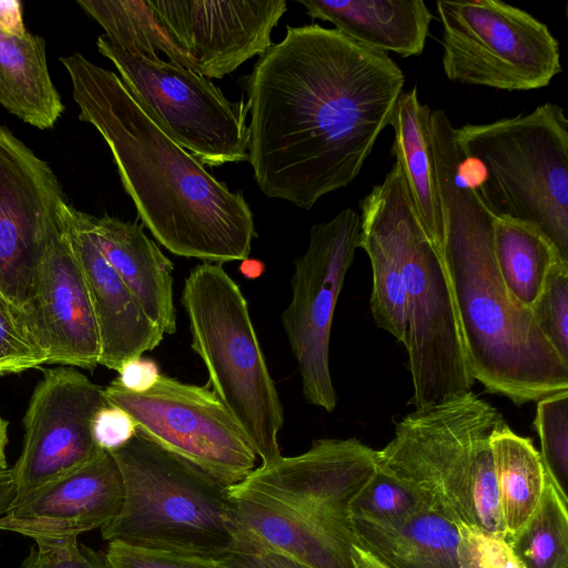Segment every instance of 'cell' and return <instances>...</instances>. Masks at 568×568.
Masks as SVG:
<instances>
[{
  "label": "cell",
  "mask_w": 568,
  "mask_h": 568,
  "mask_svg": "<svg viewBox=\"0 0 568 568\" xmlns=\"http://www.w3.org/2000/svg\"><path fill=\"white\" fill-rule=\"evenodd\" d=\"M405 78L335 28L286 26L242 79L248 160L265 196L310 210L351 184L389 124Z\"/></svg>",
  "instance_id": "cell-1"
},
{
  "label": "cell",
  "mask_w": 568,
  "mask_h": 568,
  "mask_svg": "<svg viewBox=\"0 0 568 568\" xmlns=\"http://www.w3.org/2000/svg\"><path fill=\"white\" fill-rule=\"evenodd\" d=\"M79 119L108 144L142 225L171 253L223 264L248 257L253 212L183 149L121 78L81 53L60 58Z\"/></svg>",
  "instance_id": "cell-2"
},
{
  "label": "cell",
  "mask_w": 568,
  "mask_h": 568,
  "mask_svg": "<svg viewBox=\"0 0 568 568\" xmlns=\"http://www.w3.org/2000/svg\"><path fill=\"white\" fill-rule=\"evenodd\" d=\"M430 139L444 222L436 248L474 379L517 406L568 390V363L546 339L530 307L518 304L503 282L493 248L494 216L473 187L456 128L444 110L430 113Z\"/></svg>",
  "instance_id": "cell-3"
},
{
  "label": "cell",
  "mask_w": 568,
  "mask_h": 568,
  "mask_svg": "<svg viewBox=\"0 0 568 568\" xmlns=\"http://www.w3.org/2000/svg\"><path fill=\"white\" fill-rule=\"evenodd\" d=\"M505 422L471 390L418 407L376 450L377 470L454 525L506 537L490 449L493 432Z\"/></svg>",
  "instance_id": "cell-4"
},
{
  "label": "cell",
  "mask_w": 568,
  "mask_h": 568,
  "mask_svg": "<svg viewBox=\"0 0 568 568\" xmlns=\"http://www.w3.org/2000/svg\"><path fill=\"white\" fill-rule=\"evenodd\" d=\"M466 173L494 217L540 230L568 261V120L551 102L456 128Z\"/></svg>",
  "instance_id": "cell-5"
},
{
  "label": "cell",
  "mask_w": 568,
  "mask_h": 568,
  "mask_svg": "<svg viewBox=\"0 0 568 568\" xmlns=\"http://www.w3.org/2000/svg\"><path fill=\"white\" fill-rule=\"evenodd\" d=\"M110 454L123 504L100 529L104 540L214 560L234 548L227 487L138 432Z\"/></svg>",
  "instance_id": "cell-6"
},
{
  "label": "cell",
  "mask_w": 568,
  "mask_h": 568,
  "mask_svg": "<svg viewBox=\"0 0 568 568\" xmlns=\"http://www.w3.org/2000/svg\"><path fill=\"white\" fill-rule=\"evenodd\" d=\"M180 302L212 390L262 464L280 458L284 410L240 286L223 264L203 262L190 270Z\"/></svg>",
  "instance_id": "cell-7"
},
{
  "label": "cell",
  "mask_w": 568,
  "mask_h": 568,
  "mask_svg": "<svg viewBox=\"0 0 568 568\" xmlns=\"http://www.w3.org/2000/svg\"><path fill=\"white\" fill-rule=\"evenodd\" d=\"M400 263L405 292L410 403L418 407L471 390L457 311L443 261L413 205L402 170L394 163L374 185Z\"/></svg>",
  "instance_id": "cell-8"
},
{
  "label": "cell",
  "mask_w": 568,
  "mask_h": 568,
  "mask_svg": "<svg viewBox=\"0 0 568 568\" xmlns=\"http://www.w3.org/2000/svg\"><path fill=\"white\" fill-rule=\"evenodd\" d=\"M448 80L505 91L547 87L561 72L547 24L500 0L436 2Z\"/></svg>",
  "instance_id": "cell-9"
},
{
  "label": "cell",
  "mask_w": 568,
  "mask_h": 568,
  "mask_svg": "<svg viewBox=\"0 0 568 568\" xmlns=\"http://www.w3.org/2000/svg\"><path fill=\"white\" fill-rule=\"evenodd\" d=\"M376 470V449L357 438H323L300 455L261 464L227 490L274 506L353 566L351 504Z\"/></svg>",
  "instance_id": "cell-10"
},
{
  "label": "cell",
  "mask_w": 568,
  "mask_h": 568,
  "mask_svg": "<svg viewBox=\"0 0 568 568\" xmlns=\"http://www.w3.org/2000/svg\"><path fill=\"white\" fill-rule=\"evenodd\" d=\"M119 77L159 124L203 165L248 160V108L211 79L162 58L133 57L105 34L97 40Z\"/></svg>",
  "instance_id": "cell-11"
},
{
  "label": "cell",
  "mask_w": 568,
  "mask_h": 568,
  "mask_svg": "<svg viewBox=\"0 0 568 568\" xmlns=\"http://www.w3.org/2000/svg\"><path fill=\"white\" fill-rule=\"evenodd\" d=\"M103 392L106 403L134 419L139 434L222 486L241 483L256 468L252 445L209 385L160 375L143 393L130 392L115 381Z\"/></svg>",
  "instance_id": "cell-12"
},
{
  "label": "cell",
  "mask_w": 568,
  "mask_h": 568,
  "mask_svg": "<svg viewBox=\"0 0 568 568\" xmlns=\"http://www.w3.org/2000/svg\"><path fill=\"white\" fill-rule=\"evenodd\" d=\"M359 227V214L353 209L311 227L306 251L294 260L292 297L281 315L303 395L327 413L337 404L329 369L333 316L358 248Z\"/></svg>",
  "instance_id": "cell-13"
},
{
  "label": "cell",
  "mask_w": 568,
  "mask_h": 568,
  "mask_svg": "<svg viewBox=\"0 0 568 568\" xmlns=\"http://www.w3.org/2000/svg\"><path fill=\"white\" fill-rule=\"evenodd\" d=\"M68 203L51 166L0 125V290L26 310Z\"/></svg>",
  "instance_id": "cell-14"
},
{
  "label": "cell",
  "mask_w": 568,
  "mask_h": 568,
  "mask_svg": "<svg viewBox=\"0 0 568 568\" xmlns=\"http://www.w3.org/2000/svg\"><path fill=\"white\" fill-rule=\"evenodd\" d=\"M103 388L74 367L43 371L23 417L21 454L11 468L14 497L77 469L102 449L92 436Z\"/></svg>",
  "instance_id": "cell-15"
},
{
  "label": "cell",
  "mask_w": 568,
  "mask_h": 568,
  "mask_svg": "<svg viewBox=\"0 0 568 568\" xmlns=\"http://www.w3.org/2000/svg\"><path fill=\"white\" fill-rule=\"evenodd\" d=\"M191 60L194 71L222 79L272 45L285 0H148Z\"/></svg>",
  "instance_id": "cell-16"
},
{
  "label": "cell",
  "mask_w": 568,
  "mask_h": 568,
  "mask_svg": "<svg viewBox=\"0 0 568 568\" xmlns=\"http://www.w3.org/2000/svg\"><path fill=\"white\" fill-rule=\"evenodd\" d=\"M123 504V483L113 456L101 450L77 469L13 499L0 530L29 538L78 537L103 528Z\"/></svg>",
  "instance_id": "cell-17"
},
{
  "label": "cell",
  "mask_w": 568,
  "mask_h": 568,
  "mask_svg": "<svg viewBox=\"0 0 568 568\" xmlns=\"http://www.w3.org/2000/svg\"><path fill=\"white\" fill-rule=\"evenodd\" d=\"M27 311L48 351L47 364L90 371L99 365L94 312L84 275L63 229L41 261Z\"/></svg>",
  "instance_id": "cell-18"
},
{
  "label": "cell",
  "mask_w": 568,
  "mask_h": 568,
  "mask_svg": "<svg viewBox=\"0 0 568 568\" xmlns=\"http://www.w3.org/2000/svg\"><path fill=\"white\" fill-rule=\"evenodd\" d=\"M61 224L89 291L100 339L99 365L118 371L163 341L164 333L145 314L92 239L85 213L67 204Z\"/></svg>",
  "instance_id": "cell-19"
},
{
  "label": "cell",
  "mask_w": 568,
  "mask_h": 568,
  "mask_svg": "<svg viewBox=\"0 0 568 568\" xmlns=\"http://www.w3.org/2000/svg\"><path fill=\"white\" fill-rule=\"evenodd\" d=\"M89 232L103 256L164 333L176 332L171 260L144 232L143 225L104 214L85 213Z\"/></svg>",
  "instance_id": "cell-20"
},
{
  "label": "cell",
  "mask_w": 568,
  "mask_h": 568,
  "mask_svg": "<svg viewBox=\"0 0 568 568\" xmlns=\"http://www.w3.org/2000/svg\"><path fill=\"white\" fill-rule=\"evenodd\" d=\"M312 19L328 21L349 39L403 58L425 48L433 14L423 0H296Z\"/></svg>",
  "instance_id": "cell-21"
},
{
  "label": "cell",
  "mask_w": 568,
  "mask_h": 568,
  "mask_svg": "<svg viewBox=\"0 0 568 568\" xmlns=\"http://www.w3.org/2000/svg\"><path fill=\"white\" fill-rule=\"evenodd\" d=\"M430 112L419 101L415 87L399 94L389 124L395 135L392 148L395 163L402 170L416 214L437 247L444 222L432 149Z\"/></svg>",
  "instance_id": "cell-22"
},
{
  "label": "cell",
  "mask_w": 568,
  "mask_h": 568,
  "mask_svg": "<svg viewBox=\"0 0 568 568\" xmlns=\"http://www.w3.org/2000/svg\"><path fill=\"white\" fill-rule=\"evenodd\" d=\"M0 104L41 130L52 128L63 113L41 37L29 31L11 34L0 28Z\"/></svg>",
  "instance_id": "cell-23"
},
{
  "label": "cell",
  "mask_w": 568,
  "mask_h": 568,
  "mask_svg": "<svg viewBox=\"0 0 568 568\" xmlns=\"http://www.w3.org/2000/svg\"><path fill=\"white\" fill-rule=\"evenodd\" d=\"M352 524L355 545L387 568H462L458 526L427 509L388 528Z\"/></svg>",
  "instance_id": "cell-24"
},
{
  "label": "cell",
  "mask_w": 568,
  "mask_h": 568,
  "mask_svg": "<svg viewBox=\"0 0 568 568\" xmlns=\"http://www.w3.org/2000/svg\"><path fill=\"white\" fill-rule=\"evenodd\" d=\"M361 227L358 247L369 258L372 267L371 312L376 325L405 343V292L395 242L390 227L374 190L359 202Z\"/></svg>",
  "instance_id": "cell-25"
},
{
  "label": "cell",
  "mask_w": 568,
  "mask_h": 568,
  "mask_svg": "<svg viewBox=\"0 0 568 568\" xmlns=\"http://www.w3.org/2000/svg\"><path fill=\"white\" fill-rule=\"evenodd\" d=\"M494 471L507 539L536 509L546 485L539 452L505 422L490 437Z\"/></svg>",
  "instance_id": "cell-26"
},
{
  "label": "cell",
  "mask_w": 568,
  "mask_h": 568,
  "mask_svg": "<svg viewBox=\"0 0 568 568\" xmlns=\"http://www.w3.org/2000/svg\"><path fill=\"white\" fill-rule=\"evenodd\" d=\"M493 248L508 293L526 307L540 294L551 268L568 262L540 230L506 217H494Z\"/></svg>",
  "instance_id": "cell-27"
},
{
  "label": "cell",
  "mask_w": 568,
  "mask_h": 568,
  "mask_svg": "<svg viewBox=\"0 0 568 568\" xmlns=\"http://www.w3.org/2000/svg\"><path fill=\"white\" fill-rule=\"evenodd\" d=\"M78 4L129 54L149 59L164 54L168 61L194 71L191 60L148 0H79Z\"/></svg>",
  "instance_id": "cell-28"
},
{
  "label": "cell",
  "mask_w": 568,
  "mask_h": 568,
  "mask_svg": "<svg viewBox=\"0 0 568 568\" xmlns=\"http://www.w3.org/2000/svg\"><path fill=\"white\" fill-rule=\"evenodd\" d=\"M567 506L546 476L536 509L508 539L524 568H568Z\"/></svg>",
  "instance_id": "cell-29"
},
{
  "label": "cell",
  "mask_w": 568,
  "mask_h": 568,
  "mask_svg": "<svg viewBox=\"0 0 568 568\" xmlns=\"http://www.w3.org/2000/svg\"><path fill=\"white\" fill-rule=\"evenodd\" d=\"M534 426L547 479L568 504V390L537 400Z\"/></svg>",
  "instance_id": "cell-30"
},
{
  "label": "cell",
  "mask_w": 568,
  "mask_h": 568,
  "mask_svg": "<svg viewBox=\"0 0 568 568\" xmlns=\"http://www.w3.org/2000/svg\"><path fill=\"white\" fill-rule=\"evenodd\" d=\"M48 358L29 312L0 290V376L39 367Z\"/></svg>",
  "instance_id": "cell-31"
},
{
  "label": "cell",
  "mask_w": 568,
  "mask_h": 568,
  "mask_svg": "<svg viewBox=\"0 0 568 568\" xmlns=\"http://www.w3.org/2000/svg\"><path fill=\"white\" fill-rule=\"evenodd\" d=\"M425 509L403 486L376 470L351 504L352 521L373 527L397 526Z\"/></svg>",
  "instance_id": "cell-32"
},
{
  "label": "cell",
  "mask_w": 568,
  "mask_h": 568,
  "mask_svg": "<svg viewBox=\"0 0 568 568\" xmlns=\"http://www.w3.org/2000/svg\"><path fill=\"white\" fill-rule=\"evenodd\" d=\"M530 310L546 339L568 363V262L551 268Z\"/></svg>",
  "instance_id": "cell-33"
},
{
  "label": "cell",
  "mask_w": 568,
  "mask_h": 568,
  "mask_svg": "<svg viewBox=\"0 0 568 568\" xmlns=\"http://www.w3.org/2000/svg\"><path fill=\"white\" fill-rule=\"evenodd\" d=\"M462 568H524L506 537L475 525L458 526Z\"/></svg>",
  "instance_id": "cell-34"
},
{
  "label": "cell",
  "mask_w": 568,
  "mask_h": 568,
  "mask_svg": "<svg viewBox=\"0 0 568 568\" xmlns=\"http://www.w3.org/2000/svg\"><path fill=\"white\" fill-rule=\"evenodd\" d=\"M21 568H110L98 552L78 537L36 539Z\"/></svg>",
  "instance_id": "cell-35"
},
{
  "label": "cell",
  "mask_w": 568,
  "mask_h": 568,
  "mask_svg": "<svg viewBox=\"0 0 568 568\" xmlns=\"http://www.w3.org/2000/svg\"><path fill=\"white\" fill-rule=\"evenodd\" d=\"M110 568H220L214 559L108 542Z\"/></svg>",
  "instance_id": "cell-36"
},
{
  "label": "cell",
  "mask_w": 568,
  "mask_h": 568,
  "mask_svg": "<svg viewBox=\"0 0 568 568\" xmlns=\"http://www.w3.org/2000/svg\"><path fill=\"white\" fill-rule=\"evenodd\" d=\"M136 434L134 419L121 407L106 403L94 415L92 436L102 450L115 452Z\"/></svg>",
  "instance_id": "cell-37"
},
{
  "label": "cell",
  "mask_w": 568,
  "mask_h": 568,
  "mask_svg": "<svg viewBox=\"0 0 568 568\" xmlns=\"http://www.w3.org/2000/svg\"><path fill=\"white\" fill-rule=\"evenodd\" d=\"M215 561L220 568H311L281 552L255 548H235Z\"/></svg>",
  "instance_id": "cell-38"
},
{
  "label": "cell",
  "mask_w": 568,
  "mask_h": 568,
  "mask_svg": "<svg viewBox=\"0 0 568 568\" xmlns=\"http://www.w3.org/2000/svg\"><path fill=\"white\" fill-rule=\"evenodd\" d=\"M116 372L118 377L114 381L133 393L149 390L160 377L156 362L142 356L128 359Z\"/></svg>",
  "instance_id": "cell-39"
},
{
  "label": "cell",
  "mask_w": 568,
  "mask_h": 568,
  "mask_svg": "<svg viewBox=\"0 0 568 568\" xmlns=\"http://www.w3.org/2000/svg\"><path fill=\"white\" fill-rule=\"evenodd\" d=\"M0 28L17 36H22L28 31L23 24L20 1H0Z\"/></svg>",
  "instance_id": "cell-40"
},
{
  "label": "cell",
  "mask_w": 568,
  "mask_h": 568,
  "mask_svg": "<svg viewBox=\"0 0 568 568\" xmlns=\"http://www.w3.org/2000/svg\"><path fill=\"white\" fill-rule=\"evenodd\" d=\"M14 497L12 469L0 471V516L8 509Z\"/></svg>",
  "instance_id": "cell-41"
},
{
  "label": "cell",
  "mask_w": 568,
  "mask_h": 568,
  "mask_svg": "<svg viewBox=\"0 0 568 568\" xmlns=\"http://www.w3.org/2000/svg\"><path fill=\"white\" fill-rule=\"evenodd\" d=\"M353 568H387L368 551L357 545H353L352 551Z\"/></svg>",
  "instance_id": "cell-42"
},
{
  "label": "cell",
  "mask_w": 568,
  "mask_h": 568,
  "mask_svg": "<svg viewBox=\"0 0 568 568\" xmlns=\"http://www.w3.org/2000/svg\"><path fill=\"white\" fill-rule=\"evenodd\" d=\"M240 272L247 280L258 278L265 270L264 263L257 258H244L240 264Z\"/></svg>",
  "instance_id": "cell-43"
},
{
  "label": "cell",
  "mask_w": 568,
  "mask_h": 568,
  "mask_svg": "<svg viewBox=\"0 0 568 568\" xmlns=\"http://www.w3.org/2000/svg\"><path fill=\"white\" fill-rule=\"evenodd\" d=\"M9 422L0 416V471L8 469L6 448L9 443Z\"/></svg>",
  "instance_id": "cell-44"
}]
</instances>
